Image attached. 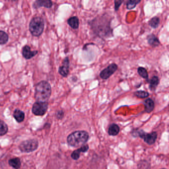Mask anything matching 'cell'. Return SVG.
<instances>
[{"label":"cell","mask_w":169,"mask_h":169,"mask_svg":"<svg viewBox=\"0 0 169 169\" xmlns=\"http://www.w3.org/2000/svg\"><path fill=\"white\" fill-rule=\"evenodd\" d=\"M51 95V87L46 81L39 82L35 87V98L37 102H47Z\"/></svg>","instance_id":"1"},{"label":"cell","mask_w":169,"mask_h":169,"mask_svg":"<svg viewBox=\"0 0 169 169\" xmlns=\"http://www.w3.org/2000/svg\"><path fill=\"white\" fill-rule=\"evenodd\" d=\"M89 139V134L84 130H78L68 136L67 142L71 146L78 147L82 146Z\"/></svg>","instance_id":"2"},{"label":"cell","mask_w":169,"mask_h":169,"mask_svg":"<svg viewBox=\"0 0 169 169\" xmlns=\"http://www.w3.org/2000/svg\"><path fill=\"white\" fill-rule=\"evenodd\" d=\"M44 20L39 16L33 18L29 24V30L34 36L38 37L41 35L44 30Z\"/></svg>","instance_id":"3"},{"label":"cell","mask_w":169,"mask_h":169,"mask_svg":"<svg viewBox=\"0 0 169 169\" xmlns=\"http://www.w3.org/2000/svg\"><path fill=\"white\" fill-rule=\"evenodd\" d=\"M38 144L36 139H28L22 142L19 146V149L22 152L30 153L37 149Z\"/></svg>","instance_id":"4"},{"label":"cell","mask_w":169,"mask_h":169,"mask_svg":"<svg viewBox=\"0 0 169 169\" xmlns=\"http://www.w3.org/2000/svg\"><path fill=\"white\" fill-rule=\"evenodd\" d=\"M48 108L47 102H36L33 105L32 112L36 116H43L46 113Z\"/></svg>","instance_id":"5"},{"label":"cell","mask_w":169,"mask_h":169,"mask_svg":"<svg viewBox=\"0 0 169 169\" xmlns=\"http://www.w3.org/2000/svg\"><path fill=\"white\" fill-rule=\"evenodd\" d=\"M139 136L144 139V142L149 145H152L155 142L157 138V134L156 132H153L150 133H146L143 132L142 130L137 132L136 136Z\"/></svg>","instance_id":"6"},{"label":"cell","mask_w":169,"mask_h":169,"mask_svg":"<svg viewBox=\"0 0 169 169\" xmlns=\"http://www.w3.org/2000/svg\"><path fill=\"white\" fill-rule=\"evenodd\" d=\"M118 69V66L116 64H111L107 68L103 70L100 74V77L103 79H108V78L114 74L116 71Z\"/></svg>","instance_id":"7"},{"label":"cell","mask_w":169,"mask_h":169,"mask_svg":"<svg viewBox=\"0 0 169 169\" xmlns=\"http://www.w3.org/2000/svg\"><path fill=\"white\" fill-rule=\"evenodd\" d=\"M70 61L68 57H66L63 61L61 66H60L59 73L63 77H66L69 73Z\"/></svg>","instance_id":"8"},{"label":"cell","mask_w":169,"mask_h":169,"mask_svg":"<svg viewBox=\"0 0 169 169\" xmlns=\"http://www.w3.org/2000/svg\"><path fill=\"white\" fill-rule=\"evenodd\" d=\"M53 5L52 2L50 0H38L34 2L33 6L34 9H38L41 6L50 8Z\"/></svg>","instance_id":"9"},{"label":"cell","mask_w":169,"mask_h":169,"mask_svg":"<svg viewBox=\"0 0 169 169\" xmlns=\"http://www.w3.org/2000/svg\"><path fill=\"white\" fill-rule=\"evenodd\" d=\"M38 53L37 51H32L30 47L26 45L23 47V55L24 58L26 59H32V57L35 56Z\"/></svg>","instance_id":"10"},{"label":"cell","mask_w":169,"mask_h":169,"mask_svg":"<svg viewBox=\"0 0 169 169\" xmlns=\"http://www.w3.org/2000/svg\"><path fill=\"white\" fill-rule=\"evenodd\" d=\"M88 149H89V146L88 145L82 146L81 147V148L75 150L73 152L72 154H71V158L75 160H78L80 157V153L81 152H86L88 150Z\"/></svg>","instance_id":"11"},{"label":"cell","mask_w":169,"mask_h":169,"mask_svg":"<svg viewBox=\"0 0 169 169\" xmlns=\"http://www.w3.org/2000/svg\"><path fill=\"white\" fill-rule=\"evenodd\" d=\"M144 105L145 111L147 113H151L154 108V101L150 98H148L144 101Z\"/></svg>","instance_id":"12"},{"label":"cell","mask_w":169,"mask_h":169,"mask_svg":"<svg viewBox=\"0 0 169 169\" xmlns=\"http://www.w3.org/2000/svg\"><path fill=\"white\" fill-rule=\"evenodd\" d=\"M13 116H14V118L18 123L23 122L25 118V114L23 112L19 109H16L15 111Z\"/></svg>","instance_id":"13"},{"label":"cell","mask_w":169,"mask_h":169,"mask_svg":"<svg viewBox=\"0 0 169 169\" xmlns=\"http://www.w3.org/2000/svg\"><path fill=\"white\" fill-rule=\"evenodd\" d=\"M147 41L149 44L152 46L157 47L160 44V41L158 38L154 34H150L147 37Z\"/></svg>","instance_id":"14"},{"label":"cell","mask_w":169,"mask_h":169,"mask_svg":"<svg viewBox=\"0 0 169 169\" xmlns=\"http://www.w3.org/2000/svg\"><path fill=\"white\" fill-rule=\"evenodd\" d=\"M68 23L69 25L73 29H78L79 27V19L77 16H73L68 19Z\"/></svg>","instance_id":"15"},{"label":"cell","mask_w":169,"mask_h":169,"mask_svg":"<svg viewBox=\"0 0 169 169\" xmlns=\"http://www.w3.org/2000/svg\"><path fill=\"white\" fill-rule=\"evenodd\" d=\"M120 127L119 125L115 124L111 125L108 129V133L109 135L112 136H116L120 132Z\"/></svg>","instance_id":"16"},{"label":"cell","mask_w":169,"mask_h":169,"mask_svg":"<svg viewBox=\"0 0 169 169\" xmlns=\"http://www.w3.org/2000/svg\"><path fill=\"white\" fill-rule=\"evenodd\" d=\"M9 164L15 169H19L21 166V161L19 158H14L9 160Z\"/></svg>","instance_id":"17"},{"label":"cell","mask_w":169,"mask_h":169,"mask_svg":"<svg viewBox=\"0 0 169 169\" xmlns=\"http://www.w3.org/2000/svg\"><path fill=\"white\" fill-rule=\"evenodd\" d=\"M149 88L151 90H154L156 88L159 83V78L157 76H154L150 80Z\"/></svg>","instance_id":"18"},{"label":"cell","mask_w":169,"mask_h":169,"mask_svg":"<svg viewBox=\"0 0 169 169\" xmlns=\"http://www.w3.org/2000/svg\"><path fill=\"white\" fill-rule=\"evenodd\" d=\"M8 132V127L7 125L3 120H0V137L6 134Z\"/></svg>","instance_id":"19"},{"label":"cell","mask_w":169,"mask_h":169,"mask_svg":"<svg viewBox=\"0 0 169 169\" xmlns=\"http://www.w3.org/2000/svg\"><path fill=\"white\" fill-rule=\"evenodd\" d=\"M9 40V36L5 32L0 30V45L5 44Z\"/></svg>","instance_id":"20"},{"label":"cell","mask_w":169,"mask_h":169,"mask_svg":"<svg viewBox=\"0 0 169 169\" xmlns=\"http://www.w3.org/2000/svg\"><path fill=\"white\" fill-rule=\"evenodd\" d=\"M160 23V19L157 16H155L152 18L149 21V25L153 28H156L159 26Z\"/></svg>","instance_id":"21"},{"label":"cell","mask_w":169,"mask_h":169,"mask_svg":"<svg viewBox=\"0 0 169 169\" xmlns=\"http://www.w3.org/2000/svg\"><path fill=\"white\" fill-rule=\"evenodd\" d=\"M137 72L138 74L143 78L145 79H148V72L147 71L145 68L143 67H139L138 68Z\"/></svg>","instance_id":"22"},{"label":"cell","mask_w":169,"mask_h":169,"mask_svg":"<svg viewBox=\"0 0 169 169\" xmlns=\"http://www.w3.org/2000/svg\"><path fill=\"white\" fill-rule=\"evenodd\" d=\"M140 1L137 0H129L127 3V8L128 10H132L134 9L138 3H140Z\"/></svg>","instance_id":"23"},{"label":"cell","mask_w":169,"mask_h":169,"mask_svg":"<svg viewBox=\"0 0 169 169\" xmlns=\"http://www.w3.org/2000/svg\"><path fill=\"white\" fill-rule=\"evenodd\" d=\"M135 96L139 98H146L149 96V93L144 91H137L134 93Z\"/></svg>","instance_id":"24"},{"label":"cell","mask_w":169,"mask_h":169,"mask_svg":"<svg viewBox=\"0 0 169 169\" xmlns=\"http://www.w3.org/2000/svg\"><path fill=\"white\" fill-rule=\"evenodd\" d=\"M123 1H115V9L116 11H118L120 5H122Z\"/></svg>","instance_id":"25"},{"label":"cell","mask_w":169,"mask_h":169,"mask_svg":"<svg viewBox=\"0 0 169 169\" xmlns=\"http://www.w3.org/2000/svg\"><path fill=\"white\" fill-rule=\"evenodd\" d=\"M64 113L63 111L60 110L57 112L56 113L57 118L58 119H61L64 117Z\"/></svg>","instance_id":"26"},{"label":"cell","mask_w":169,"mask_h":169,"mask_svg":"<svg viewBox=\"0 0 169 169\" xmlns=\"http://www.w3.org/2000/svg\"><path fill=\"white\" fill-rule=\"evenodd\" d=\"M165 169V168H163V169Z\"/></svg>","instance_id":"27"}]
</instances>
